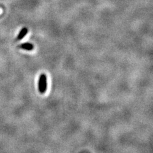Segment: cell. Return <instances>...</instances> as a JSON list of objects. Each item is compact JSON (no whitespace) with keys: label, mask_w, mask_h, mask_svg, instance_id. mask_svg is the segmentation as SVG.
I'll list each match as a JSON object with an SVG mask.
<instances>
[{"label":"cell","mask_w":153,"mask_h":153,"mask_svg":"<svg viewBox=\"0 0 153 153\" xmlns=\"http://www.w3.org/2000/svg\"><path fill=\"white\" fill-rule=\"evenodd\" d=\"M42 93H44L47 89V79L45 75H42Z\"/></svg>","instance_id":"2"},{"label":"cell","mask_w":153,"mask_h":153,"mask_svg":"<svg viewBox=\"0 0 153 153\" xmlns=\"http://www.w3.org/2000/svg\"><path fill=\"white\" fill-rule=\"evenodd\" d=\"M19 47L21 48L22 49L27 50V51H31L33 49V45L30 43H25V44H22L21 45H19Z\"/></svg>","instance_id":"1"},{"label":"cell","mask_w":153,"mask_h":153,"mask_svg":"<svg viewBox=\"0 0 153 153\" xmlns=\"http://www.w3.org/2000/svg\"><path fill=\"white\" fill-rule=\"evenodd\" d=\"M27 33V29L26 27L22 28L20 33H19L18 36H17V40H21L22 38L26 36V35Z\"/></svg>","instance_id":"3"}]
</instances>
